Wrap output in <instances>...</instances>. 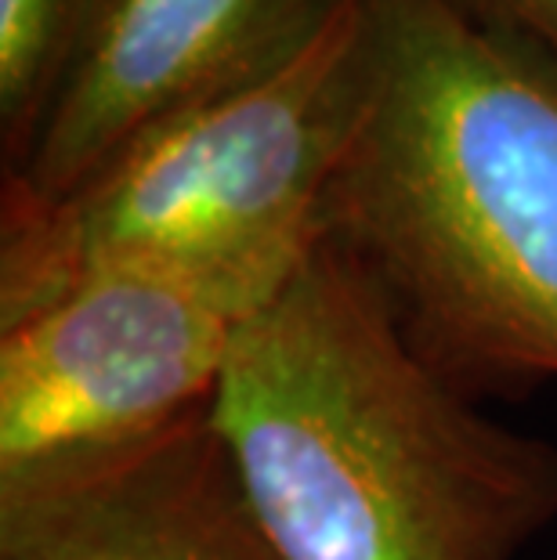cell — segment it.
<instances>
[{"mask_svg":"<svg viewBox=\"0 0 557 560\" xmlns=\"http://www.w3.org/2000/svg\"><path fill=\"white\" fill-rule=\"evenodd\" d=\"M210 412L287 560H518L557 521V445L474 409L326 229Z\"/></svg>","mask_w":557,"mask_h":560,"instance_id":"obj_1","label":"cell"},{"mask_svg":"<svg viewBox=\"0 0 557 560\" xmlns=\"http://www.w3.org/2000/svg\"><path fill=\"white\" fill-rule=\"evenodd\" d=\"M323 229L467 384L557 376V73L464 0H365Z\"/></svg>","mask_w":557,"mask_h":560,"instance_id":"obj_2","label":"cell"},{"mask_svg":"<svg viewBox=\"0 0 557 560\" xmlns=\"http://www.w3.org/2000/svg\"><path fill=\"white\" fill-rule=\"evenodd\" d=\"M365 26V0H337L290 58L149 127L69 196H4L0 329L102 268L221 260L323 232Z\"/></svg>","mask_w":557,"mask_h":560,"instance_id":"obj_3","label":"cell"},{"mask_svg":"<svg viewBox=\"0 0 557 560\" xmlns=\"http://www.w3.org/2000/svg\"><path fill=\"white\" fill-rule=\"evenodd\" d=\"M318 235L221 260L102 268L0 329V481L214 398L243 329Z\"/></svg>","mask_w":557,"mask_h":560,"instance_id":"obj_4","label":"cell"},{"mask_svg":"<svg viewBox=\"0 0 557 560\" xmlns=\"http://www.w3.org/2000/svg\"><path fill=\"white\" fill-rule=\"evenodd\" d=\"M337 0H84L66 77L4 174V196L51 202L167 116L279 66Z\"/></svg>","mask_w":557,"mask_h":560,"instance_id":"obj_5","label":"cell"},{"mask_svg":"<svg viewBox=\"0 0 557 560\" xmlns=\"http://www.w3.org/2000/svg\"><path fill=\"white\" fill-rule=\"evenodd\" d=\"M0 560H287L210 401L0 481Z\"/></svg>","mask_w":557,"mask_h":560,"instance_id":"obj_6","label":"cell"},{"mask_svg":"<svg viewBox=\"0 0 557 560\" xmlns=\"http://www.w3.org/2000/svg\"><path fill=\"white\" fill-rule=\"evenodd\" d=\"M80 11L84 0H0V135L8 171L30 152L66 77Z\"/></svg>","mask_w":557,"mask_h":560,"instance_id":"obj_7","label":"cell"},{"mask_svg":"<svg viewBox=\"0 0 557 560\" xmlns=\"http://www.w3.org/2000/svg\"><path fill=\"white\" fill-rule=\"evenodd\" d=\"M492 30L511 33L557 73V0H464Z\"/></svg>","mask_w":557,"mask_h":560,"instance_id":"obj_8","label":"cell"}]
</instances>
